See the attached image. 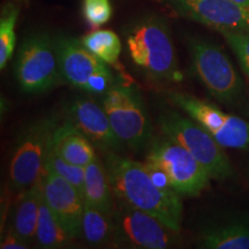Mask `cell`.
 I'll return each mask as SVG.
<instances>
[{
  "instance_id": "1",
  "label": "cell",
  "mask_w": 249,
  "mask_h": 249,
  "mask_svg": "<svg viewBox=\"0 0 249 249\" xmlns=\"http://www.w3.org/2000/svg\"><path fill=\"white\" fill-rule=\"evenodd\" d=\"M104 164L114 197L118 201L151 214L171 229L180 232L182 202L171 188L155 181L147 165L114 151L104 152Z\"/></svg>"
},
{
  "instance_id": "2",
  "label": "cell",
  "mask_w": 249,
  "mask_h": 249,
  "mask_svg": "<svg viewBox=\"0 0 249 249\" xmlns=\"http://www.w3.org/2000/svg\"><path fill=\"white\" fill-rule=\"evenodd\" d=\"M129 57L145 76L157 82L178 80V59L170 27L158 15H145L126 30Z\"/></svg>"
},
{
  "instance_id": "3",
  "label": "cell",
  "mask_w": 249,
  "mask_h": 249,
  "mask_svg": "<svg viewBox=\"0 0 249 249\" xmlns=\"http://www.w3.org/2000/svg\"><path fill=\"white\" fill-rule=\"evenodd\" d=\"M165 138L178 143L194 156L205 167L211 179L226 180L234 170L222 145L194 119L181 116L178 112L166 111L158 119Z\"/></svg>"
},
{
  "instance_id": "4",
  "label": "cell",
  "mask_w": 249,
  "mask_h": 249,
  "mask_svg": "<svg viewBox=\"0 0 249 249\" xmlns=\"http://www.w3.org/2000/svg\"><path fill=\"white\" fill-rule=\"evenodd\" d=\"M59 124L57 116H46L20 134L9 161V181L15 191L29 188L42 176Z\"/></svg>"
},
{
  "instance_id": "5",
  "label": "cell",
  "mask_w": 249,
  "mask_h": 249,
  "mask_svg": "<svg viewBox=\"0 0 249 249\" xmlns=\"http://www.w3.org/2000/svg\"><path fill=\"white\" fill-rule=\"evenodd\" d=\"M112 128L127 148L140 151L151 139V124L139 90L133 86L116 82L103 98Z\"/></svg>"
},
{
  "instance_id": "6",
  "label": "cell",
  "mask_w": 249,
  "mask_h": 249,
  "mask_svg": "<svg viewBox=\"0 0 249 249\" xmlns=\"http://www.w3.org/2000/svg\"><path fill=\"white\" fill-rule=\"evenodd\" d=\"M145 165L163 173L180 196H198L210 182V174L185 148L165 138L152 142Z\"/></svg>"
},
{
  "instance_id": "7",
  "label": "cell",
  "mask_w": 249,
  "mask_h": 249,
  "mask_svg": "<svg viewBox=\"0 0 249 249\" xmlns=\"http://www.w3.org/2000/svg\"><path fill=\"white\" fill-rule=\"evenodd\" d=\"M111 219L113 224V247L166 249L180 244L179 231L121 201L117 200Z\"/></svg>"
},
{
  "instance_id": "8",
  "label": "cell",
  "mask_w": 249,
  "mask_h": 249,
  "mask_svg": "<svg viewBox=\"0 0 249 249\" xmlns=\"http://www.w3.org/2000/svg\"><path fill=\"white\" fill-rule=\"evenodd\" d=\"M15 77L26 93H42L54 88L62 79L55 40L44 33L27 37L18 50Z\"/></svg>"
},
{
  "instance_id": "9",
  "label": "cell",
  "mask_w": 249,
  "mask_h": 249,
  "mask_svg": "<svg viewBox=\"0 0 249 249\" xmlns=\"http://www.w3.org/2000/svg\"><path fill=\"white\" fill-rule=\"evenodd\" d=\"M188 46L193 68L211 96L224 104L238 102L244 93V82L223 50L200 38H192Z\"/></svg>"
},
{
  "instance_id": "10",
  "label": "cell",
  "mask_w": 249,
  "mask_h": 249,
  "mask_svg": "<svg viewBox=\"0 0 249 249\" xmlns=\"http://www.w3.org/2000/svg\"><path fill=\"white\" fill-rule=\"evenodd\" d=\"M55 40L62 80L82 91L104 95L116 83L108 65L96 58L81 40L59 36Z\"/></svg>"
},
{
  "instance_id": "11",
  "label": "cell",
  "mask_w": 249,
  "mask_h": 249,
  "mask_svg": "<svg viewBox=\"0 0 249 249\" xmlns=\"http://www.w3.org/2000/svg\"><path fill=\"white\" fill-rule=\"evenodd\" d=\"M174 105L200 124L224 148L249 149V123L240 117L227 114L210 103L188 93L170 95Z\"/></svg>"
},
{
  "instance_id": "12",
  "label": "cell",
  "mask_w": 249,
  "mask_h": 249,
  "mask_svg": "<svg viewBox=\"0 0 249 249\" xmlns=\"http://www.w3.org/2000/svg\"><path fill=\"white\" fill-rule=\"evenodd\" d=\"M179 15L224 31H249V11L231 0H166Z\"/></svg>"
},
{
  "instance_id": "13",
  "label": "cell",
  "mask_w": 249,
  "mask_h": 249,
  "mask_svg": "<svg viewBox=\"0 0 249 249\" xmlns=\"http://www.w3.org/2000/svg\"><path fill=\"white\" fill-rule=\"evenodd\" d=\"M40 181L45 203L74 238H81L86 204L82 193L66 179L51 171H43Z\"/></svg>"
},
{
  "instance_id": "14",
  "label": "cell",
  "mask_w": 249,
  "mask_h": 249,
  "mask_svg": "<svg viewBox=\"0 0 249 249\" xmlns=\"http://www.w3.org/2000/svg\"><path fill=\"white\" fill-rule=\"evenodd\" d=\"M66 120L104 152H118L124 147V143L112 128L104 107L91 99H75L68 108Z\"/></svg>"
},
{
  "instance_id": "15",
  "label": "cell",
  "mask_w": 249,
  "mask_h": 249,
  "mask_svg": "<svg viewBox=\"0 0 249 249\" xmlns=\"http://www.w3.org/2000/svg\"><path fill=\"white\" fill-rule=\"evenodd\" d=\"M197 246L207 249H249V214H236L207 226Z\"/></svg>"
},
{
  "instance_id": "16",
  "label": "cell",
  "mask_w": 249,
  "mask_h": 249,
  "mask_svg": "<svg viewBox=\"0 0 249 249\" xmlns=\"http://www.w3.org/2000/svg\"><path fill=\"white\" fill-rule=\"evenodd\" d=\"M52 150L68 163L82 167L96 158L91 141L66 119L55 129Z\"/></svg>"
},
{
  "instance_id": "17",
  "label": "cell",
  "mask_w": 249,
  "mask_h": 249,
  "mask_svg": "<svg viewBox=\"0 0 249 249\" xmlns=\"http://www.w3.org/2000/svg\"><path fill=\"white\" fill-rule=\"evenodd\" d=\"M42 198V181L39 177V179L33 186L20 192V195L14 204L12 226L18 234L29 245L31 242H35Z\"/></svg>"
},
{
  "instance_id": "18",
  "label": "cell",
  "mask_w": 249,
  "mask_h": 249,
  "mask_svg": "<svg viewBox=\"0 0 249 249\" xmlns=\"http://www.w3.org/2000/svg\"><path fill=\"white\" fill-rule=\"evenodd\" d=\"M85 203L97 208L108 214L116 205L114 194L105 169L104 160L98 156L85 167V186H83Z\"/></svg>"
},
{
  "instance_id": "19",
  "label": "cell",
  "mask_w": 249,
  "mask_h": 249,
  "mask_svg": "<svg viewBox=\"0 0 249 249\" xmlns=\"http://www.w3.org/2000/svg\"><path fill=\"white\" fill-rule=\"evenodd\" d=\"M74 240L75 238L59 222L55 214L45 203L44 198H42L39 205L35 244L40 248L59 249L71 247Z\"/></svg>"
},
{
  "instance_id": "20",
  "label": "cell",
  "mask_w": 249,
  "mask_h": 249,
  "mask_svg": "<svg viewBox=\"0 0 249 249\" xmlns=\"http://www.w3.org/2000/svg\"><path fill=\"white\" fill-rule=\"evenodd\" d=\"M81 238L92 247L113 246V224L111 214L89 204H85Z\"/></svg>"
},
{
  "instance_id": "21",
  "label": "cell",
  "mask_w": 249,
  "mask_h": 249,
  "mask_svg": "<svg viewBox=\"0 0 249 249\" xmlns=\"http://www.w3.org/2000/svg\"><path fill=\"white\" fill-rule=\"evenodd\" d=\"M83 46L99 60L112 67H119L121 40L110 29L95 30L80 39Z\"/></svg>"
},
{
  "instance_id": "22",
  "label": "cell",
  "mask_w": 249,
  "mask_h": 249,
  "mask_svg": "<svg viewBox=\"0 0 249 249\" xmlns=\"http://www.w3.org/2000/svg\"><path fill=\"white\" fill-rule=\"evenodd\" d=\"M18 9L13 4L2 6L0 18V68L4 70L11 60L15 48V26Z\"/></svg>"
},
{
  "instance_id": "23",
  "label": "cell",
  "mask_w": 249,
  "mask_h": 249,
  "mask_svg": "<svg viewBox=\"0 0 249 249\" xmlns=\"http://www.w3.org/2000/svg\"><path fill=\"white\" fill-rule=\"evenodd\" d=\"M44 170L51 171V172L62 177L67 181H70L71 185L75 186L81 193L83 192V186H85V167L68 163L64 158H61L60 156L55 154L52 149L48 156V160H46Z\"/></svg>"
},
{
  "instance_id": "24",
  "label": "cell",
  "mask_w": 249,
  "mask_h": 249,
  "mask_svg": "<svg viewBox=\"0 0 249 249\" xmlns=\"http://www.w3.org/2000/svg\"><path fill=\"white\" fill-rule=\"evenodd\" d=\"M82 13L90 27L98 28L110 21L113 9L110 0H83Z\"/></svg>"
},
{
  "instance_id": "25",
  "label": "cell",
  "mask_w": 249,
  "mask_h": 249,
  "mask_svg": "<svg viewBox=\"0 0 249 249\" xmlns=\"http://www.w3.org/2000/svg\"><path fill=\"white\" fill-rule=\"evenodd\" d=\"M220 34L231 46L242 71L249 77V31H224Z\"/></svg>"
},
{
  "instance_id": "26",
  "label": "cell",
  "mask_w": 249,
  "mask_h": 249,
  "mask_svg": "<svg viewBox=\"0 0 249 249\" xmlns=\"http://www.w3.org/2000/svg\"><path fill=\"white\" fill-rule=\"evenodd\" d=\"M1 249H27L29 248V244L23 240L20 235L18 234L17 231L13 229V226L9 225L6 230L5 235H2L1 244H0Z\"/></svg>"
},
{
  "instance_id": "27",
  "label": "cell",
  "mask_w": 249,
  "mask_h": 249,
  "mask_svg": "<svg viewBox=\"0 0 249 249\" xmlns=\"http://www.w3.org/2000/svg\"><path fill=\"white\" fill-rule=\"evenodd\" d=\"M231 1L235 2V4H238L239 6H241V7H244L249 11V0H231Z\"/></svg>"
}]
</instances>
